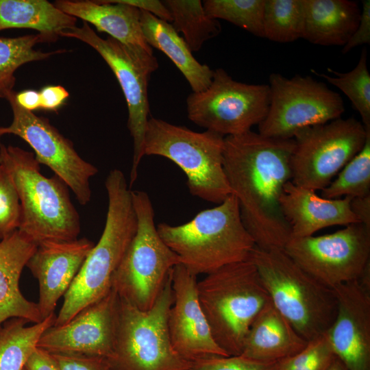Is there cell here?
<instances>
[{"label":"cell","instance_id":"41","mask_svg":"<svg viewBox=\"0 0 370 370\" xmlns=\"http://www.w3.org/2000/svg\"><path fill=\"white\" fill-rule=\"evenodd\" d=\"M25 370H58L51 354L36 347L25 365Z\"/></svg>","mask_w":370,"mask_h":370},{"label":"cell","instance_id":"40","mask_svg":"<svg viewBox=\"0 0 370 370\" xmlns=\"http://www.w3.org/2000/svg\"><path fill=\"white\" fill-rule=\"evenodd\" d=\"M119 2L132 5L140 10L147 12L157 18L171 22V16L162 1L158 0H118Z\"/></svg>","mask_w":370,"mask_h":370},{"label":"cell","instance_id":"11","mask_svg":"<svg viewBox=\"0 0 370 370\" xmlns=\"http://www.w3.org/2000/svg\"><path fill=\"white\" fill-rule=\"evenodd\" d=\"M369 132L354 117H340L298 130L293 137L291 182L321 190L362 149Z\"/></svg>","mask_w":370,"mask_h":370},{"label":"cell","instance_id":"19","mask_svg":"<svg viewBox=\"0 0 370 370\" xmlns=\"http://www.w3.org/2000/svg\"><path fill=\"white\" fill-rule=\"evenodd\" d=\"M95 244L86 238L69 241H47L38 244L26 266L37 278L42 319L54 313Z\"/></svg>","mask_w":370,"mask_h":370},{"label":"cell","instance_id":"29","mask_svg":"<svg viewBox=\"0 0 370 370\" xmlns=\"http://www.w3.org/2000/svg\"><path fill=\"white\" fill-rule=\"evenodd\" d=\"M44 42L39 34H27L14 38L0 36V98L6 99L14 90L15 72L28 62L42 60L64 52V50L42 51L34 46Z\"/></svg>","mask_w":370,"mask_h":370},{"label":"cell","instance_id":"15","mask_svg":"<svg viewBox=\"0 0 370 370\" xmlns=\"http://www.w3.org/2000/svg\"><path fill=\"white\" fill-rule=\"evenodd\" d=\"M12 91L5 99L12 110V121L0 126V139L7 134L17 136L34 150L36 160L50 168L73 192L78 202L85 206L91 199L90 179L98 173L96 166L84 160L70 140L49 121L19 106Z\"/></svg>","mask_w":370,"mask_h":370},{"label":"cell","instance_id":"43","mask_svg":"<svg viewBox=\"0 0 370 370\" xmlns=\"http://www.w3.org/2000/svg\"><path fill=\"white\" fill-rule=\"evenodd\" d=\"M16 103L22 108L33 112L40 108V97L39 92L34 90H24L14 93Z\"/></svg>","mask_w":370,"mask_h":370},{"label":"cell","instance_id":"44","mask_svg":"<svg viewBox=\"0 0 370 370\" xmlns=\"http://www.w3.org/2000/svg\"><path fill=\"white\" fill-rule=\"evenodd\" d=\"M328 370H349L337 358L334 360Z\"/></svg>","mask_w":370,"mask_h":370},{"label":"cell","instance_id":"12","mask_svg":"<svg viewBox=\"0 0 370 370\" xmlns=\"http://www.w3.org/2000/svg\"><path fill=\"white\" fill-rule=\"evenodd\" d=\"M268 85L269 110L258 125V133L262 136L293 138L298 130L340 118L345 112L340 94L309 75L288 78L273 73Z\"/></svg>","mask_w":370,"mask_h":370},{"label":"cell","instance_id":"14","mask_svg":"<svg viewBox=\"0 0 370 370\" xmlns=\"http://www.w3.org/2000/svg\"><path fill=\"white\" fill-rule=\"evenodd\" d=\"M283 249L307 273L333 289L358 280L370 263V229L356 223L328 234L291 238Z\"/></svg>","mask_w":370,"mask_h":370},{"label":"cell","instance_id":"1","mask_svg":"<svg viewBox=\"0 0 370 370\" xmlns=\"http://www.w3.org/2000/svg\"><path fill=\"white\" fill-rule=\"evenodd\" d=\"M293 138H273L251 130L224 137L223 168L242 221L256 247L284 249L291 228L280 207L291 181Z\"/></svg>","mask_w":370,"mask_h":370},{"label":"cell","instance_id":"17","mask_svg":"<svg viewBox=\"0 0 370 370\" xmlns=\"http://www.w3.org/2000/svg\"><path fill=\"white\" fill-rule=\"evenodd\" d=\"M173 302L168 317V329L175 352L193 362L213 356H229L214 341L197 293V276L182 264L171 273Z\"/></svg>","mask_w":370,"mask_h":370},{"label":"cell","instance_id":"45","mask_svg":"<svg viewBox=\"0 0 370 370\" xmlns=\"http://www.w3.org/2000/svg\"><path fill=\"white\" fill-rule=\"evenodd\" d=\"M23 370H25V368H24V369H23Z\"/></svg>","mask_w":370,"mask_h":370},{"label":"cell","instance_id":"7","mask_svg":"<svg viewBox=\"0 0 370 370\" xmlns=\"http://www.w3.org/2000/svg\"><path fill=\"white\" fill-rule=\"evenodd\" d=\"M224 136L194 132L160 119H148L144 156L164 157L186 174L190 193L219 204L232 194L223 168Z\"/></svg>","mask_w":370,"mask_h":370},{"label":"cell","instance_id":"34","mask_svg":"<svg viewBox=\"0 0 370 370\" xmlns=\"http://www.w3.org/2000/svg\"><path fill=\"white\" fill-rule=\"evenodd\" d=\"M336 358L325 332L308 341L297 354L277 362L275 370H328Z\"/></svg>","mask_w":370,"mask_h":370},{"label":"cell","instance_id":"4","mask_svg":"<svg viewBox=\"0 0 370 370\" xmlns=\"http://www.w3.org/2000/svg\"><path fill=\"white\" fill-rule=\"evenodd\" d=\"M0 166L10 175L19 198V230L37 244L78 238L80 219L67 186L56 175L44 176L34 153L0 143Z\"/></svg>","mask_w":370,"mask_h":370},{"label":"cell","instance_id":"35","mask_svg":"<svg viewBox=\"0 0 370 370\" xmlns=\"http://www.w3.org/2000/svg\"><path fill=\"white\" fill-rule=\"evenodd\" d=\"M21 208L14 183L0 166V240L18 230Z\"/></svg>","mask_w":370,"mask_h":370},{"label":"cell","instance_id":"20","mask_svg":"<svg viewBox=\"0 0 370 370\" xmlns=\"http://www.w3.org/2000/svg\"><path fill=\"white\" fill-rule=\"evenodd\" d=\"M351 199L350 197L326 199L289 181L284 187L280 203L291 238H301L312 236L327 227L359 223L350 208Z\"/></svg>","mask_w":370,"mask_h":370},{"label":"cell","instance_id":"33","mask_svg":"<svg viewBox=\"0 0 370 370\" xmlns=\"http://www.w3.org/2000/svg\"><path fill=\"white\" fill-rule=\"evenodd\" d=\"M206 13L214 19H223L264 38V0H205Z\"/></svg>","mask_w":370,"mask_h":370},{"label":"cell","instance_id":"21","mask_svg":"<svg viewBox=\"0 0 370 370\" xmlns=\"http://www.w3.org/2000/svg\"><path fill=\"white\" fill-rule=\"evenodd\" d=\"M37 245L19 230L0 241V325L12 318L34 323L43 320L37 303L27 299L19 288L21 272Z\"/></svg>","mask_w":370,"mask_h":370},{"label":"cell","instance_id":"39","mask_svg":"<svg viewBox=\"0 0 370 370\" xmlns=\"http://www.w3.org/2000/svg\"><path fill=\"white\" fill-rule=\"evenodd\" d=\"M39 93L40 108L49 111L56 112L69 97V92L60 85L47 86Z\"/></svg>","mask_w":370,"mask_h":370},{"label":"cell","instance_id":"26","mask_svg":"<svg viewBox=\"0 0 370 370\" xmlns=\"http://www.w3.org/2000/svg\"><path fill=\"white\" fill-rule=\"evenodd\" d=\"M76 23V18L46 0H0V32L32 29L38 32L44 42H53Z\"/></svg>","mask_w":370,"mask_h":370},{"label":"cell","instance_id":"32","mask_svg":"<svg viewBox=\"0 0 370 370\" xmlns=\"http://www.w3.org/2000/svg\"><path fill=\"white\" fill-rule=\"evenodd\" d=\"M321 195L326 199L370 195V132L362 149L321 190Z\"/></svg>","mask_w":370,"mask_h":370},{"label":"cell","instance_id":"23","mask_svg":"<svg viewBox=\"0 0 370 370\" xmlns=\"http://www.w3.org/2000/svg\"><path fill=\"white\" fill-rule=\"evenodd\" d=\"M292 324L269 301L253 321L241 356L264 363H276L307 345Z\"/></svg>","mask_w":370,"mask_h":370},{"label":"cell","instance_id":"25","mask_svg":"<svg viewBox=\"0 0 370 370\" xmlns=\"http://www.w3.org/2000/svg\"><path fill=\"white\" fill-rule=\"evenodd\" d=\"M140 11V25L146 42L164 53L183 74L193 92L206 90L210 84L214 70L198 62L172 25L153 14Z\"/></svg>","mask_w":370,"mask_h":370},{"label":"cell","instance_id":"22","mask_svg":"<svg viewBox=\"0 0 370 370\" xmlns=\"http://www.w3.org/2000/svg\"><path fill=\"white\" fill-rule=\"evenodd\" d=\"M55 6L75 18L94 25L97 31L129 47L153 53L146 42L140 25V11L118 0H58Z\"/></svg>","mask_w":370,"mask_h":370},{"label":"cell","instance_id":"38","mask_svg":"<svg viewBox=\"0 0 370 370\" xmlns=\"http://www.w3.org/2000/svg\"><path fill=\"white\" fill-rule=\"evenodd\" d=\"M362 5L359 24L356 31L343 46L341 51L343 54L359 45L370 43V1L363 0Z\"/></svg>","mask_w":370,"mask_h":370},{"label":"cell","instance_id":"42","mask_svg":"<svg viewBox=\"0 0 370 370\" xmlns=\"http://www.w3.org/2000/svg\"><path fill=\"white\" fill-rule=\"evenodd\" d=\"M350 208L359 223L370 229V195L352 198Z\"/></svg>","mask_w":370,"mask_h":370},{"label":"cell","instance_id":"24","mask_svg":"<svg viewBox=\"0 0 370 370\" xmlns=\"http://www.w3.org/2000/svg\"><path fill=\"white\" fill-rule=\"evenodd\" d=\"M303 38L322 46H344L356 31L361 9L349 0H304Z\"/></svg>","mask_w":370,"mask_h":370},{"label":"cell","instance_id":"9","mask_svg":"<svg viewBox=\"0 0 370 370\" xmlns=\"http://www.w3.org/2000/svg\"><path fill=\"white\" fill-rule=\"evenodd\" d=\"M138 225L112 278V288L141 310L154 304L180 258L162 240L154 221V210L147 193L132 190Z\"/></svg>","mask_w":370,"mask_h":370},{"label":"cell","instance_id":"6","mask_svg":"<svg viewBox=\"0 0 370 370\" xmlns=\"http://www.w3.org/2000/svg\"><path fill=\"white\" fill-rule=\"evenodd\" d=\"M200 306L218 345L240 356L255 318L270 301L249 260L224 266L197 282Z\"/></svg>","mask_w":370,"mask_h":370},{"label":"cell","instance_id":"31","mask_svg":"<svg viewBox=\"0 0 370 370\" xmlns=\"http://www.w3.org/2000/svg\"><path fill=\"white\" fill-rule=\"evenodd\" d=\"M328 71L335 77L311 69L312 73L324 78L347 97L353 108L359 113L365 129L370 130V74L366 48L362 50L358 64L352 71L341 73L328 68Z\"/></svg>","mask_w":370,"mask_h":370},{"label":"cell","instance_id":"10","mask_svg":"<svg viewBox=\"0 0 370 370\" xmlns=\"http://www.w3.org/2000/svg\"><path fill=\"white\" fill-rule=\"evenodd\" d=\"M62 37L79 40L94 49L114 73L125 98L128 109L127 127L133 138L134 151L130 188L138 177L144 156L145 134L149 114L148 83L158 62L152 53L132 48L108 36H98L86 22L62 32Z\"/></svg>","mask_w":370,"mask_h":370},{"label":"cell","instance_id":"8","mask_svg":"<svg viewBox=\"0 0 370 370\" xmlns=\"http://www.w3.org/2000/svg\"><path fill=\"white\" fill-rule=\"evenodd\" d=\"M171 273L154 304L147 310H141L119 297L114 349L106 360L110 370L190 368L192 363L175 352L169 336L168 317L173 302Z\"/></svg>","mask_w":370,"mask_h":370},{"label":"cell","instance_id":"16","mask_svg":"<svg viewBox=\"0 0 370 370\" xmlns=\"http://www.w3.org/2000/svg\"><path fill=\"white\" fill-rule=\"evenodd\" d=\"M119 299L112 288L105 297L80 310L67 323L47 329L37 347L50 354H84L107 360L114 349Z\"/></svg>","mask_w":370,"mask_h":370},{"label":"cell","instance_id":"13","mask_svg":"<svg viewBox=\"0 0 370 370\" xmlns=\"http://www.w3.org/2000/svg\"><path fill=\"white\" fill-rule=\"evenodd\" d=\"M269 102L268 84L239 82L218 68L206 90L188 96L187 116L195 125L224 137L238 135L264 120Z\"/></svg>","mask_w":370,"mask_h":370},{"label":"cell","instance_id":"37","mask_svg":"<svg viewBox=\"0 0 370 370\" xmlns=\"http://www.w3.org/2000/svg\"><path fill=\"white\" fill-rule=\"evenodd\" d=\"M50 354L58 370H110L106 359L101 357L75 354Z\"/></svg>","mask_w":370,"mask_h":370},{"label":"cell","instance_id":"2","mask_svg":"<svg viewBox=\"0 0 370 370\" xmlns=\"http://www.w3.org/2000/svg\"><path fill=\"white\" fill-rule=\"evenodd\" d=\"M105 186L108 205L103 231L64 294L53 325L67 323L111 291L114 273L136 232L132 190L123 173L117 169L110 171Z\"/></svg>","mask_w":370,"mask_h":370},{"label":"cell","instance_id":"28","mask_svg":"<svg viewBox=\"0 0 370 370\" xmlns=\"http://www.w3.org/2000/svg\"><path fill=\"white\" fill-rule=\"evenodd\" d=\"M162 3L170 12L172 26L182 34L192 53L199 51L204 42L221 32L219 21L206 13L200 0H164Z\"/></svg>","mask_w":370,"mask_h":370},{"label":"cell","instance_id":"30","mask_svg":"<svg viewBox=\"0 0 370 370\" xmlns=\"http://www.w3.org/2000/svg\"><path fill=\"white\" fill-rule=\"evenodd\" d=\"M304 0H264V38L286 43L303 38Z\"/></svg>","mask_w":370,"mask_h":370},{"label":"cell","instance_id":"3","mask_svg":"<svg viewBox=\"0 0 370 370\" xmlns=\"http://www.w3.org/2000/svg\"><path fill=\"white\" fill-rule=\"evenodd\" d=\"M156 228L180 264L195 276L247 260L256 246L232 194L217 206L200 211L188 222L179 225L161 223Z\"/></svg>","mask_w":370,"mask_h":370},{"label":"cell","instance_id":"46","mask_svg":"<svg viewBox=\"0 0 370 370\" xmlns=\"http://www.w3.org/2000/svg\"><path fill=\"white\" fill-rule=\"evenodd\" d=\"M0 241H1V240H0Z\"/></svg>","mask_w":370,"mask_h":370},{"label":"cell","instance_id":"18","mask_svg":"<svg viewBox=\"0 0 370 370\" xmlns=\"http://www.w3.org/2000/svg\"><path fill=\"white\" fill-rule=\"evenodd\" d=\"M333 291L336 314L326 332L333 352L349 370H370V288L356 280Z\"/></svg>","mask_w":370,"mask_h":370},{"label":"cell","instance_id":"5","mask_svg":"<svg viewBox=\"0 0 370 370\" xmlns=\"http://www.w3.org/2000/svg\"><path fill=\"white\" fill-rule=\"evenodd\" d=\"M247 260L255 265L273 305L305 340L330 329L337 310L333 289L307 273L283 249L255 246Z\"/></svg>","mask_w":370,"mask_h":370},{"label":"cell","instance_id":"36","mask_svg":"<svg viewBox=\"0 0 370 370\" xmlns=\"http://www.w3.org/2000/svg\"><path fill=\"white\" fill-rule=\"evenodd\" d=\"M275 365L257 362L241 355L213 356L192 362L189 370H275Z\"/></svg>","mask_w":370,"mask_h":370},{"label":"cell","instance_id":"27","mask_svg":"<svg viewBox=\"0 0 370 370\" xmlns=\"http://www.w3.org/2000/svg\"><path fill=\"white\" fill-rule=\"evenodd\" d=\"M55 314L32 325L22 318H12L0 325V370H23L43 333L53 326Z\"/></svg>","mask_w":370,"mask_h":370}]
</instances>
